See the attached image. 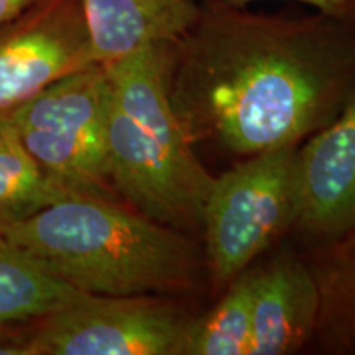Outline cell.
Instances as JSON below:
<instances>
[{
	"mask_svg": "<svg viewBox=\"0 0 355 355\" xmlns=\"http://www.w3.org/2000/svg\"><path fill=\"white\" fill-rule=\"evenodd\" d=\"M168 92L193 146L252 157L298 145L355 92V19H282L206 0L173 44Z\"/></svg>",
	"mask_w": 355,
	"mask_h": 355,
	"instance_id": "obj_1",
	"label": "cell"
},
{
	"mask_svg": "<svg viewBox=\"0 0 355 355\" xmlns=\"http://www.w3.org/2000/svg\"><path fill=\"white\" fill-rule=\"evenodd\" d=\"M0 232L53 277L91 295H181L201 270L184 232L112 198L63 199Z\"/></svg>",
	"mask_w": 355,
	"mask_h": 355,
	"instance_id": "obj_2",
	"label": "cell"
},
{
	"mask_svg": "<svg viewBox=\"0 0 355 355\" xmlns=\"http://www.w3.org/2000/svg\"><path fill=\"white\" fill-rule=\"evenodd\" d=\"M175 43L148 44L104 64L107 150L115 194L140 214L184 232L201 227L214 176L173 112L168 83Z\"/></svg>",
	"mask_w": 355,
	"mask_h": 355,
	"instance_id": "obj_3",
	"label": "cell"
},
{
	"mask_svg": "<svg viewBox=\"0 0 355 355\" xmlns=\"http://www.w3.org/2000/svg\"><path fill=\"white\" fill-rule=\"evenodd\" d=\"M7 115L48 180L73 196L119 198L109 173L104 64L58 79Z\"/></svg>",
	"mask_w": 355,
	"mask_h": 355,
	"instance_id": "obj_4",
	"label": "cell"
},
{
	"mask_svg": "<svg viewBox=\"0 0 355 355\" xmlns=\"http://www.w3.org/2000/svg\"><path fill=\"white\" fill-rule=\"evenodd\" d=\"M298 145L265 150L214 178L204 202V260L216 290H225L293 229Z\"/></svg>",
	"mask_w": 355,
	"mask_h": 355,
	"instance_id": "obj_5",
	"label": "cell"
},
{
	"mask_svg": "<svg viewBox=\"0 0 355 355\" xmlns=\"http://www.w3.org/2000/svg\"><path fill=\"white\" fill-rule=\"evenodd\" d=\"M191 319L162 295L81 293L37 319L25 343L32 355H180Z\"/></svg>",
	"mask_w": 355,
	"mask_h": 355,
	"instance_id": "obj_6",
	"label": "cell"
},
{
	"mask_svg": "<svg viewBox=\"0 0 355 355\" xmlns=\"http://www.w3.org/2000/svg\"><path fill=\"white\" fill-rule=\"evenodd\" d=\"M94 63L81 0H42L0 25V115Z\"/></svg>",
	"mask_w": 355,
	"mask_h": 355,
	"instance_id": "obj_7",
	"label": "cell"
},
{
	"mask_svg": "<svg viewBox=\"0 0 355 355\" xmlns=\"http://www.w3.org/2000/svg\"><path fill=\"white\" fill-rule=\"evenodd\" d=\"M293 229L319 247L355 232V92L298 148Z\"/></svg>",
	"mask_w": 355,
	"mask_h": 355,
	"instance_id": "obj_8",
	"label": "cell"
},
{
	"mask_svg": "<svg viewBox=\"0 0 355 355\" xmlns=\"http://www.w3.org/2000/svg\"><path fill=\"white\" fill-rule=\"evenodd\" d=\"M319 293L311 265L282 255L254 268L250 355L295 354L314 339Z\"/></svg>",
	"mask_w": 355,
	"mask_h": 355,
	"instance_id": "obj_9",
	"label": "cell"
},
{
	"mask_svg": "<svg viewBox=\"0 0 355 355\" xmlns=\"http://www.w3.org/2000/svg\"><path fill=\"white\" fill-rule=\"evenodd\" d=\"M97 63L153 43H175L198 19L196 0H81Z\"/></svg>",
	"mask_w": 355,
	"mask_h": 355,
	"instance_id": "obj_10",
	"label": "cell"
},
{
	"mask_svg": "<svg viewBox=\"0 0 355 355\" xmlns=\"http://www.w3.org/2000/svg\"><path fill=\"white\" fill-rule=\"evenodd\" d=\"M319 293L314 339L324 352L355 354V237L319 247L311 265Z\"/></svg>",
	"mask_w": 355,
	"mask_h": 355,
	"instance_id": "obj_11",
	"label": "cell"
},
{
	"mask_svg": "<svg viewBox=\"0 0 355 355\" xmlns=\"http://www.w3.org/2000/svg\"><path fill=\"white\" fill-rule=\"evenodd\" d=\"M0 232V326L46 316L81 295Z\"/></svg>",
	"mask_w": 355,
	"mask_h": 355,
	"instance_id": "obj_12",
	"label": "cell"
},
{
	"mask_svg": "<svg viewBox=\"0 0 355 355\" xmlns=\"http://www.w3.org/2000/svg\"><path fill=\"white\" fill-rule=\"evenodd\" d=\"M252 331L254 268H247L225 288L214 308L191 319L180 355H250Z\"/></svg>",
	"mask_w": 355,
	"mask_h": 355,
	"instance_id": "obj_13",
	"label": "cell"
},
{
	"mask_svg": "<svg viewBox=\"0 0 355 355\" xmlns=\"http://www.w3.org/2000/svg\"><path fill=\"white\" fill-rule=\"evenodd\" d=\"M74 198L44 176L8 119L0 115V227Z\"/></svg>",
	"mask_w": 355,
	"mask_h": 355,
	"instance_id": "obj_14",
	"label": "cell"
},
{
	"mask_svg": "<svg viewBox=\"0 0 355 355\" xmlns=\"http://www.w3.org/2000/svg\"><path fill=\"white\" fill-rule=\"evenodd\" d=\"M217 2L225 3L232 7H247L248 3L259 2V0H217ZM290 2H300L304 6L316 8L319 13L334 19H355L352 8H350L349 0H290Z\"/></svg>",
	"mask_w": 355,
	"mask_h": 355,
	"instance_id": "obj_15",
	"label": "cell"
},
{
	"mask_svg": "<svg viewBox=\"0 0 355 355\" xmlns=\"http://www.w3.org/2000/svg\"><path fill=\"white\" fill-rule=\"evenodd\" d=\"M42 0H0V25L15 19L21 12L37 6Z\"/></svg>",
	"mask_w": 355,
	"mask_h": 355,
	"instance_id": "obj_16",
	"label": "cell"
},
{
	"mask_svg": "<svg viewBox=\"0 0 355 355\" xmlns=\"http://www.w3.org/2000/svg\"><path fill=\"white\" fill-rule=\"evenodd\" d=\"M3 340H25L24 336H19L15 331L8 329L7 326H0V343Z\"/></svg>",
	"mask_w": 355,
	"mask_h": 355,
	"instance_id": "obj_17",
	"label": "cell"
},
{
	"mask_svg": "<svg viewBox=\"0 0 355 355\" xmlns=\"http://www.w3.org/2000/svg\"><path fill=\"white\" fill-rule=\"evenodd\" d=\"M349 3H350V8H352L354 17H355V0H349Z\"/></svg>",
	"mask_w": 355,
	"mask_h": 355,
	"instance_id": "obj_18",
	"label": "cell"
},
{
	"mask_svg": "<svg viewBox=\"0 0 355 355\" xmlns=\"http://www.w3.org/2000/svg\"><path fill=\"white\" fill-rule=\"evenodd\" d=\"M349 237H355V232H354V234H350V235H349ZM345 239H347V237H345Z\"/></svg>",
	"mask_w": 355,
	"mask_h": 355,
	"instance_id": "obj_19",
	"label": "cell"
}]
</instances>
